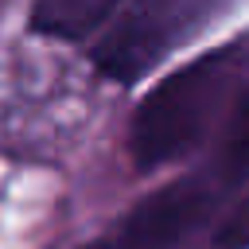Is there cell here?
<instances>
[{"instance_id":"cell-1","label":"cell","mask_w":249,"mask_h":249,"mask_svg":"<svg viewBox=\"0 0 249 249\" xmlns=\"http://www.w3.org/2000/svg\"><path fill=\"white\" fill-rule=\"evenodd\" d=\"M249 70L245 43L202 54L163 78L140 105L132 121V160L140 167H163L191 152L218 121L226 105H233L237 86Z\"/></svg>"},{"instance_id":"cell-4","label":"cell","mask_w":249,"mask_h":249,"mask_svg":"<svg viewBox=\"0 0 249 249\" xmlns=\"http://www.w3.org/2000/svg\"><path fill=\"white\" fill-rule=\"evenodd\" d=\"M121 0H35L31 4V31L51 39H86L101 27Z\"/></svg>"},{"instance_id":"cell-2","label":"cell","mask_w":249,"mask_h":249,"mask_svg":"<svg viewBox=\"0 0 249 249\" xmlns=\"http://www.w3.org/2000/svg\"><path fill=\"white\" fill-rule=\"evenodd\" d=\"M222 4L226 0H132L101 35L93 62L101 74L128 86L191 39Z\"/></svg>"},{"instance_id":"cell-6","label":"cell","mask_w":249,"mask_h":249,"mask_svg":"<svg viewBox=\"0 0 249 249\" xmlns=\"http://www.w3.org/2000/svg\"><path fill=\"white\" fill-rule=\"evenodd\" d=\"M218 241H222V249H245V245H249V202H241V206L230 214V222L222 226Z\"/></svg>"},{"instance_id":"cell-3","label":"cell","mask_w":249,"mask_h":249,"mask_svg":"<svg viewBox=\"0 0 249 249\" xmlns=\"http://www.w3.org/2000/svg\"><path fill=\"white\" fill-rule=\"evenodd\" d=\"M218 191L210 179H175L140 198L86 249H179L214 210Z\"/></svg>"},{"instance_id":"cell-5","label":"cell","mask_w":249,"mask_h":249,"mask_svg":"<svg viewBox=\"0 0 249 249\" xmlns=\"http://www.w3.org/2000/svg\"><path fill=\"white\" fill-rule=\"evenodd\" d=\"M218 171L226 183L249 175V93H241L233 101V113H230V124L222 136V152H218Z\"/></svg>"}]
</instances>
